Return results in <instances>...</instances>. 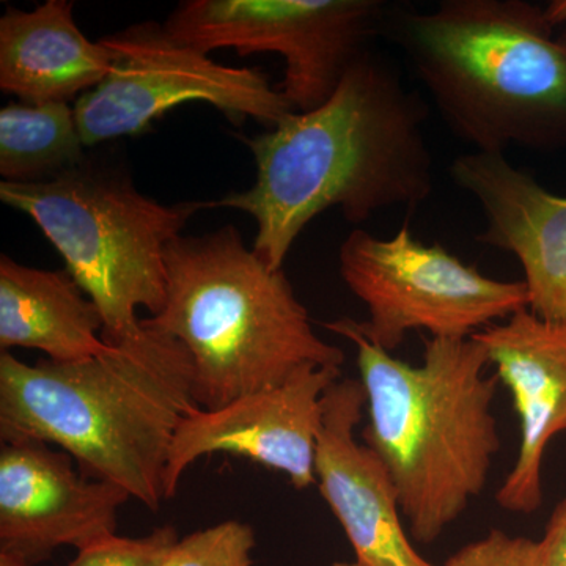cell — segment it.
<instances>
[{
    "label": "cell",
    "mask_w": 566,
    "mask_h": 566,
    "mask_svg": "<svg viewBox=\"0 0 566 566\" xmlns=\"http://www.w3.org/2000/svg\"><path fill=\"white\" fill-rule=\"evenodd\" d=\"M340 275L368 318L354 326L392 354L409 331L465 338L528 307L524 281H495L439 243L424 244L405 222L389 240L354 230L338 252Z\"/></svg>",
    "instance_id": "52a82bcc"
},
{
    "label": "cell",
    "mask_w": 566,
    "mask_h": 566,
    "mask_svg": "<svg viewBox=\"0 0 566 566\" xmlns=\"http://www.w3.org/2000/svg\"><path fill=\"white\" fill-rule=\"evenodd\" d=\"M449 174L485 216L475 240L513 253L523 266L528 311L566 322V197L546 191L504 153H463Z\"/></svg>",
    "instance_id": "4fadbf2b"
},
{
    "label": "cell",
    "mask_w": 566,
    "mask_h": 566,
    "mask_svg": "<svg viewBox=\"0 0 566 566\" xmlns=\"http://www.w3.org/2000/svg\"><path fill=\"white\" fill-rule=\"evenodd\" d=\"M84 140L69 103H10L0 111V174L40 182L84 164Z\"/></svg>",
    "instance_id": "e0dca14e"
},
{
    "label": "cell",
    "mask_w": 566,
    "mask_h": 566,
    "mask_svg": "<svg viewBox=\"0 0 566 566\" xmlns=\"http://www.w3.org/2000/svg\"><path fill=\"white\" fill-rule=\"evenodd\" d=\"M103 316L69 271L0 256V349H39L52 363H80L107 349Z\"/></svg>",
    "instance_id": "2e32d148"
},
{
    "label": "cell",
    "mask_w": 566,
    "mask_h": 566,
    "mask_svg": "<svg viewBox=\"0 0 566 566\" xmlns=\"http://www.w3.org/2000/svg\"><path fill=\"white\" fill-rule=\"evenodd\" d=\"M177 528H153L144 536L112 535L95 545L77 551L69 566H161L164 558L178 542Z\"/></svg>",
    "instance_id": "d6986e66"
},
{
    "label": "cell",
    "mask_w": 566,
    "mask_h": 566,
    "mask_svg": "<svg viewBox=\"0 0 566 566\" xmlns=\"http://www.w3.org/2000/svg\"><path fill=\"white\" fill-rule=\"evenodd\" d=\"M74 3L48 0L32 11L0 18V88L22 103H69L102 84L114 51L91 41L74 21Z\"/></svg>",
    "instance_id": "9a60e30c"
},
{
    "label": "cell",
    "mask_w": 566,
    "mask_h": 566,
    "mask_svg": "<svg viewBox=\"0 0 566 566\" xmlns=\"http://www.w3.org/2000/svg\"><path fill=\"white\" fill-rule=\"evenodd\" d=\"M142 322L185 346L203 411L282 386L308 365L345 363L316 335L283 270L245 248L233 226L167 245L166 304Z\"/></svg>",
    "instance_id": "5b68a950"
},
{
    "label": "cell",
    "mask_w": 566,
    "mask_h": 566,
    "mask_svg": "<svg viewBox=\"0 0 566 566\" xmlns=\"http://www.w3.org/2000/svg\"><path fill=\"white\" fill-rule=\"evenodd\" d=\"M474 337L512 394L520 419V452L495 502L505 512L532 515L543 504L547 446L566 431V322H547L521 308Z\"/></svg>",
    "instance_id": "5bb4252c"
},
{
    "label": "cell",
    "mask_w": 566,
    "mask_h": 566,
    "mask_svg": "<svg viewBox=\"0 0 566 566\" xmlns=\"http://www.w3.org/2000/svg\"><path fill=\"white\" fill-rule=\"evenodd\" d=\"M545 14L547 21L551 24L556 25H565L566 24V0H553V2L547 3L545 9Z\"/></svg>",
    "instance_id": "7402d4cb"
},
{
    "label": "cell",
    "mask_w": 566,
    "mask_h": 566,
    "mask_svg": "<svg viewBox=\"0 0 566 566\" xmlns=\"http://www.w3.org/2000/svg\"><path fill=\"white\" fill-rule=\"evenodd\" d=\"M255 534L230 520L178 538L161 566H252Z\"/></svg>",
    "instance_id": "ac0fdd59"
},
{
    "label": "cell",
    "mask_w": 566,
    "mask_h": 566,
    "mask_svg": "<svg viewBox=\"0 0 566 566\" xmlns=\"http://www.w3.org/2000/svg\"><path fill=\"white\" fill-rule=\"evenodd\" d=\"M365 405L360 379H337L324 394L315 460L319 493L360 566H436L406 534L397 490L381 458L354 434Z\"/></svg>",
    "instance_id": "7c38bea8"
},
{
    "label": "cell",
    "mask_w": 566,
    "mask_h": 566,
    "mask_svg": "<svg viewBox=\"0 0 566 566\" xmlns=\"http://www.w3.org/2000/svg\"><path fill=\"white\" fill-rule=\"evenodd\" d=\"M80 363H22L0 354V439L54 444L88 479L161 509L175 433L199 411L191 356L140 319V329Z\"/></svg>",
    "instance_id": "7a4b0ae2"
},
{
    "label": "cell",
    "mask_w": 566,
    "mask_h": 566,
    "mask_svg": "<svg viewBox=\"0 0 566 566\" xmlns=\"http://www.w3.org/2000/svg\"><path fill=\"white\" fill-rule=\"evenodd\" d=\"M382 0H186L164 22L175 40L210 54L275 52L285 61L277 85L293 112L322 106L379 33Z\"/></svg>",
    "instance_id": "ba28073f"
},
{
    "label": "cell",
    "mask_w": 566,
    "mask_h": 566,
    "mask_svg": "<svg viewBox=\"0 0 566 566\" xmlns=\"http://www.w3.org/2000/svg\"><path fill=\"white\" fill-rule=\"evenodd\" d=\"M73 461L43 442H2L0 566H36L63 546L82 551L117 535L118 510L132 495Z\"/></svg>",
    "instance_id": "30bf717a"
},
{
    "label": "cell",
    "mask_w": 566,
    "mask_h": 566,
    "mask_svg": "<svg viewBox=\"0 0 566 566\" xmlns=\"http://www.w3.org/2000/svg\"><path fill=\"white\" fill-rule=\"evenodd\" d=\"M323 326L356 346L368 411L364 442L392 476L412 538L430 545L485 490L501 450L499 378L485 375V346L474 335L428 337L416 367L368 342L353 318Z\"/></svg>",
    "instance_id": "3957f363"
},
{
    "label": "cell",
    "mask_w": 566,
    "mask_h": 566,
    "mask_svg": "<svg viewBox=\"0 0 566 566\" xmlns=\"http://www.w3.org/2000/svg\"><path fill=\"white\" fill-rule=\"evenodd\" d=\"M0 200L40 227L117 344L140 329L137 311L166 304V249L207 202L164 205L128 180L82 164L40 182L0 185Z\"/></svg>",
    "instance_id": "8992f818"
},
{
    "label": "cell",
    "mask_w": 566,
    "mask_h": 566,
    "mask_svg": "<svg viewBox=\"0 0 566 566\" xmlns=\"http://www.w3.org/2000/svg\"><path fill=\"white\" fill-rule=\"evenodd\" d=\"M427 118V104L394 63L367 51L322 106L290 112L249 139L255 182L207 208L252 216L253 252L281 271L294 241L322 212L338 208L346 221L363 223L397 205L415 210L431 196Z\"/></svg>",
    "instance_id": "6da1fadb"
},
{
    "label": "cell",
    "mask_w": 566,
    "mask_h": 566,
    "mask_svg": "<svg viewBox=\"0 0 566 566\" xmlns=\"http://www.w3.org/2000/svg\"><path fill=\"white\" fill-rule=\"evenodd\" d=\"M331 566H360V565L357 564V562H354V564H352V562H334V564Z\"/></svg>",
    "instance_id": "603a6c76"
},
{
    "label": "cell",
    "mask_w": 566,
    "mask_h": 566,
    "mask_svg": "<svg viewBox=\"0 0 566 566\" xmlns=\"http://www.w3.org/2000/svg\"><path fill=\"white\" fill-rule=\"evenodd\" d=\"M442 566H539V546L526 536L491 531L461 547Z\"/></svg>",
    "instance_id": "ffe728a7"
},
{
    "label": "cell",
    "mask_w": 566,
    "mask_h": 566,
    "mask_svg": "<svg viewBox=\"0 0 566 566\" xmlns=\"http://www.w3.org/2000/svg\"><path fill=\"white\" fill-rule=\"evenodd\" d=\"M102 40L115 54L111 73L74 104L85 147L147 132L166 112L189 102L271 128L293 112L262 70L221 65L158 22H140Z\"/></svg>",
    "instance_id": "9c48e42d"
},
{
    "label": "cell",
    "mask_w": 566,
    "mask_h": 566,
    "mask_svg": "<svg viewBox=\"0 0 566 566\" xmlns=\"http://www.w3.org/2000/svg\"><path fill=\"white\" fill-rule=\"evenodd\" d=\"M527 0L392 7L385 35L403 51L436 109L474 151L566 145V24Z\"/></svg>",
    "instance_id": "277c9868"
},
{
    "label": "cell",
    "mask_w": 566,
    "mask_h": 566,
    "mask_svg": "<svg viewBox=\"0 0 566 566\" xmlns=\"http://www.w3.org/2000/svg\"><path fill=\"white\" fill-rule=\"evenodd\" d=\"M538 546L539 566H566V497L554 509Z\"/></svg>",
    "instance_id": "44dd1931"
},
{
    "label": "cell",
    "mask_w": 566,
    "mask_h": 566,
    "mask_svg": "<svg viewBox=\"0 0 566 566\" xmlns=\"http://www.w3.org/2000/svg\"><path fill=\"white\" fill-rule=\"evenodd\" d=\"M342 368L304 367L273 389L245 395L216 411L186 417L175 433L166 471V499L185 472L212 453H232L289 476L296 490L316 482L315 460L324 394Z\"/></svg>",
    "instance_id": "8fae6325"
}]
</instances>
